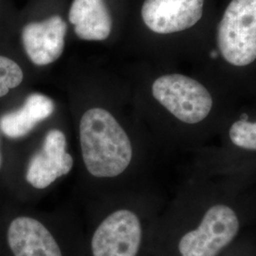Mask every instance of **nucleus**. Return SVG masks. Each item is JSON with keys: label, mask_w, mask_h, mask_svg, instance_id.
<instances>
[{"label": "nucleus", "mask_w": 256, "mask_h": 256, "mask_svg": "<svg viewBox=\"0 0 256 256\" xmlns=\"http://www.w3.org/2000/svg\"><path fill=\"white\" fill-rule=\"evenodd\" d=\"M82 204L84 256H144L151 229L144 202L122 189Z\"/></svg>", "instance_id": "nucleus-1"}, {"label": "nucleus", "mask_w": 256, "mask_h": 256, "mask_svg": "<svg viewBox=\"0 0 256 256\" xmlns=\"http://www.w3.org/2000/svg\"><path fill=\"white\" fill-rule=\"evenodd\" d=\"M84 170L93 184L84 200L122 190L120 180L134 160V146L128 132L104 108L86 110L79 124Z\"/></svg>", "instance_id": "nucleus-2"}, {"label": "nucleus", "mask_w": 256, "mask_h": 256, "mask_svg": "<svg viewBox=\"0 0 256 256\" xmlns=\"http://www.w3.org/2000/svg\"><path fill=\"white\" fill-rule=\"evenodd\" d=\"M4 236L10 256H84L82 220L72 203L10 216Z\"/></svg>", "instance_id": "nucleus-3"}, {"label": "nucleus", "mask_w": 256, "mask_h": 256, "mask_svg": "<svg viewBox=\"0 0 256 256\" xmlns=\"http://www.w3.org/2000/svg\"><path fill=\"white\" fill-rule=\"evenodd\" d=\"M240 222L234 209L224 204L209 208L196 228L174 241L176 256H218L236 238Z\"/></svg>", "instance_id": "nucleus-4"}, {"label": "nucleus", "mask_w": 256, "mask_h": 256, "mask_svg": "<svg viewBox=\"0 0 256 256\" xmlns=\"http://www.w3.org/2000/svg\"><path fill=\"white\" fill-rule=\"evenodd\" d=\"M218 46L230 64L256 60V0H232L218 28Z\"/></svg>", "instance_id": "nucleus-5"}, {"label": "nucleus", "mask_w": 256, "mask_h": 256, "mask_svg": "<svg viewBox=\"0 0 256 256\" xmlns=\"http://www.w3.org/2000/svg\"><path fill=\"white\" fill-rule=\"evenodd\" d=\"M152 94L176 119L189 124L200 122L212 108L207 88L182 74H167L158 78L153 82Z\"/></svg>", "instance_id": "nucleus-6"}, {"label": "nucleus", "mask_w": 256, "mask_h": 256, "mask_svg": "<svg viewBox=\"0 0 256 256\" xmlns=\"http://www.w3.org/2000/svg\"><path fill=\"white\" fill-rule=\"evenodd\" d=\"M74 164L64 132L52 129L46 132L40 147L28 158L25 182L34 194L42 196L58 180L70 174Z\"/></svg>", "instance_id": "nucleus-7"}, {"label": "nucleus", "mask_w": 256, "mask_h": 256, "mask_svg": "<svg viewBox=\"0 0 256 256\" xmlns=\"http://www.w3.org/2000/svg\"><path fill=\"white\" fill-rule=\"evenodd\" d=\"M204 0H146L142 18L158 34L180 32L194 26L202 18Z\"/></svg>", "instance_id": "nucleus-8"}, {"label": "nucleus", "mask_w": 256, "mask_h": 256, "mask_svg": "<svg viewBox=\"0 0 256 256\" xmlns=\"http://www.w3.org/2000/svg\"><path fill=\"white\" fill-rule=\"evenodd\" d=\"M66 24L59 16L28 23L22 30V42L30 61L36 66L55 62L63 54Z\"/></svg>", "instance_id": "nucleus-9"}, {"label": "nucleus", "mask_w": 256, "mask_h": 256, "mask_svg": "<svg viewBox=\"0 0 256 256\" xmlns=\"http://www.w3.org/2000/svg\"><path fill=\"white\" fill-rule=\"evenodd\" d=\"M68 19L82 40L104 41L111 34L112 19L104 0H74Z\"/></svg>", "instance_id": "nucleus-10"}, {"label": "nucleus", "mask_w": 256, "mask_h": 256, "mask_svg": "<svg viewBox=\"0 0 256 256\" xmlns=\"http://www.w3.org/2000/svg\"><path fill=\"white\" fill-rule=\"evenodd\" d=\"M54 111V102L44 94L32 93L28 96L21 108L0 118L1 132L12 138L28 135L38 122L50 118Z\"/></svg>", "instance_id": "nucleus-11"}, {"label": "nucleus", "mask_w": 256, "mask_h": 256, "mask_svg": "<svg viewBox=\"0 0 256 256\" xmlns=\"http://www.w3.org/2000/svg\"><path fill=\"white\" fill-rule=\"evenodd\" d=\"M24 79L22 68L16 62L0 55V98L18 88Z\"/></svg>", "instance_id": "nucleus-12"}, {"label": "nucleus", "mask_w": 256, "mask_h": 256, "mask_svg": "<svg viewBox=\"0 0 256 256\" xmlns=\"http://www.w3.org/2000/svg\"><path fill=\"white\" fill-rule=\"evenodd\" d=\"M229 135L234 146L256 151V122L246 120H238L230 128Z\"/></svg>", "instance_id": "nucleus-13"}, {"label": "nucleus", "mask_w": 256, "mask_h": 256, "mask_svg": "<svg viewBox=\"0 0 256 256\" xmlns=\"http://www.w3.org/2000/svg\"><path fill=\"white\" fill-rule=\"evenodd\" d=\"M3 164V155H2V151H1V146H0V168L2 167Z\"/></svg>", "instance_id": "nucleus-14"}]
</instances>
